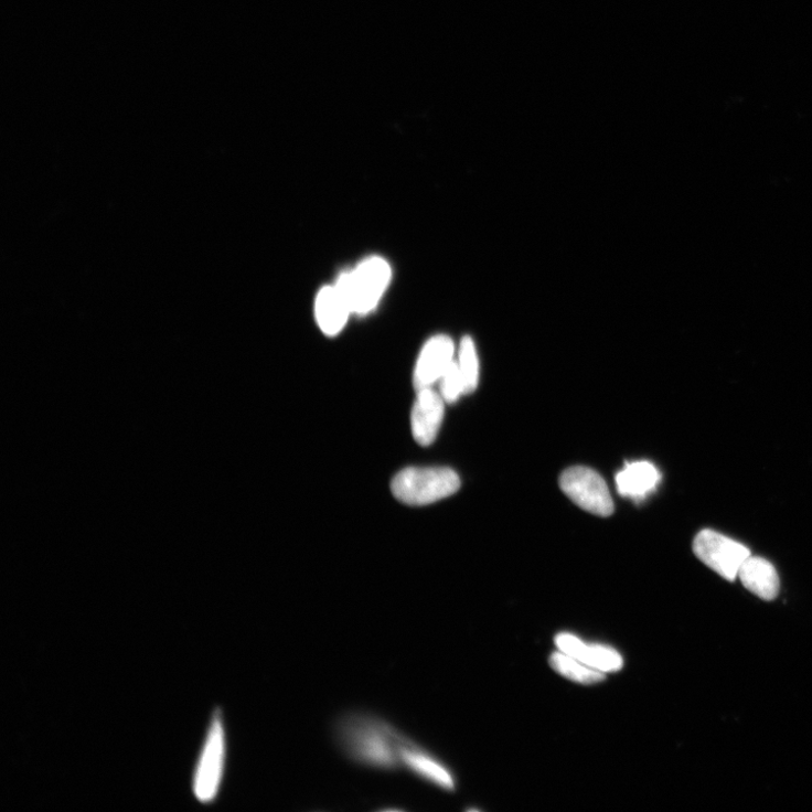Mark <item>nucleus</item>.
Returning <instances> with one entry per match:
<instances>
[{
    "label": "nucleus",
    "mask_w": 812,
    "mask_h": 812,
    "mask_svg": "<svg viewBox=\"0 0 812 812\" xmlns=\"http://www.w3.org/2000/svg\"><path fill=\"white\" fill-rule=\"evenodd\" d=\"M333 734L338 747L353 763L386 772L403 769L402 750L410 737L384 718L351 710L335 720Z\"/></svg>",
    "instance_id": "1"
},
{
    "label": "nucleus",
    "mask_w": 812,
    "mask_h": 812,
    "mask_svg": "<svg viewBox=\"0 0 812 812\" xmlns=\"http://www.w3.org/2000/svg\"><path fill=\"white\" fill-rule=\"evenodd\" d=\"M461 488L457 473L447 468H409L392 481L393 495L402 503L426 505L452 495Z\"/></svg>",
    "instance_id": "2"
},
{
    "label": "nucleus",
    "mask_w": 812,
    "mask_h": 812,
    "mask_svg": "<svg viewBox=\"0 0 812 812\" xmlns=\"http://www.w3.org/2000/svg\"><path fill=\"white\" fill-rule=\"evenodd\" d=\"M226 765V731L221 709L211 720L193 778V792L201 803L215 801L220 793Z\"/></svg>",
    "instance_id": "3"
},
{
    "label": "nucleus",
    "mask_w": 812,
    "mask_h": 812,
    "mask_svg": "<svg viewBox=\"0 0 812 812\" xmlns=\"http://www.w3.org/2000/svg\"><path fill=\"white\" fill-rule=\"evenodd\" d=\"M389 279L388 264L381 258H372L357 269L341 275L335 287L351 312L366 314L376 307Z\"/></svg>",
    "instance_id": "4"
},
{
    "label": "nucleus",
    "mask_w": 812,
    "mask_h": 812,
    "mask_svg": "<svg viewBox=\"0 0 812 812\" xmlns=\"http://www.w3.org/2000/svg\"><path fill=\"white\" fill-rule=\"evenodd\" d=\"M693 549L705 566L728 581L738 578L741 566L751 555L745 545L713 530L699 532L694 539Z\"/></svg>",
    "instance_id": "5"
},
{
    "label": "nucleus",
    "mask_w": 812,
    "mask_h": 812,
    "mask_svg": "<svg viewBox=\"0 0 812 812\" xmlns=\"http://www.w3.org/2000/svg\"><path fill=\"white\" fill-rule=\"evenodd\" d=\"M563 491L584 511L600 517L611 516L615 502L605 480L594 470L575 467L560 479Z\"/></svg>",
    "instance_id": "6"
},
{
    "label": "nucleus",
    "mask_w": 812,
    "mask_h": 812,
    "mask_svg": "<svg viewBox=\"0 0 812 812\" xmlns=\"http://www.w3.org/2000/svg\"><path fill=\"white\" fill-rule=\"evenodd\" d=\"M403 769L423 781L446 791H453L455 779L449 769L430 750L410 738L402 751Z\"/></svg>",
    "instance_id": "7"
},
{
    "label": "nucleus",
    "mask_w": 812,
    "mask_h": 812,
    "mask_svg": "<svg viewBox=\"0 0 812 812\" xmlns=\"http://www.w3.org/2000/svg\"><path fill=\"white\" fill-rule=\"evenodd\" d=\"M555 644L558 651L605 674L619 672L623 667V658L617 650L601 644H587L574 634H558Z\"/></svg>",
    "instance_id": "8"
},
{
    "label": "nucleus",
    "mask_w": 812,
    "mask_h": 812,
    "mask_svg": "<svg viewBox=\"0 0 812 812\" xmlns=\"http://www.w3.org/2000/svg\"><path fill=\"white\" fill-rule=\"evenodd\" d=\"M445 403L432 387L418 391L412 413V429L419 445L427 447L436 440L444 420Z\"/></svg>",
    "instance_id": "9"
},
{
    "label": "nucleus",
    "mask_w": 812,
    "mask_h": 812,
    "mask_svg": "<svg viewBox=\"0 0 812 812\" xmlns=\"http://www.w3.org/2000/svg\"><path fill=\"white\" fill-rule=\"evenodd\" d=\"M453 343L445 335H438L427 342L418 360L414 384L418 391L430 388L453 362Z\"/></svg>",
    "instance_id": "10"
},
{
    "label": "nucleus",
    "mask_w": 812,
    "mask_h": 812,
    "mask_svg": "<svg viewBox=\"0 0 812 812\" xmlns=\"http://www.w3.org/2000/svg\"><path fill=\"white\" fill-rule=\"evenodd\" d=\"M738 578L746 589L760 599L771 601L780 591V579L774 566L763 557L749 556Z\"/></svg>",
    "instance_id": "11"
},
{
    "label": "nucleus",
    "mask_w": 812,
    "mask_h": 812,
    "mask_svg": "<svg viewBox=\"0 0 812 812\" xmlns=\"http://www.w3.org/2000/svg\"><path fill=\"white\" fill-rule=\"evenodd\" d=\"M659 482L660 473L658 469L644 461L628 464L617 476L619 493L639 501L655 490Z\"/></svg>",
    "instance_id": "12"
},
{
    "label": "nucleus",
    "mask_w": 812,
    "mask_h": 812,
    "mask_svg": "<svg viewBox=\"0 0 812 812\" xmlns=\"http://www.w3.org/2000/svg\"><path fill=\"white\" fill-rule=\"evenodd\" d=\"M351 313L336 287L323 288L317 299V318L320 328L328 335H336Z\"/></svg>",
    "instance_id": "13"
},
{
    "label": "nucleus",
    "mask_w": 812,
    "mask_h": 812,
    "mask_svg": "<svg viewBox=\"0 0 812 812\" xmlns=\"http://www.w3.org/2000/svg\"><path fill=\"white\" fill-rule=\"evenodd\" d=\"M549 664L556 673L576 683L589 685L605 680V673L587 666L580 660L562 651L551 655Z\"/></svg>",
    "instance_id": "14"
},
{
    "label": "nucleus",
    "mask_w": 812,
    "mask_h": 812,
    "mask_svg": "<svg viewBox=\"0 0 812 812\" xmlns=\"http://www.w3.org/2000/svg\"><path fill=\"white\" fill-rule=\"evenodd\" d=\"M457 365L464 382L466 395L472 394L479 384V362L474 342L470 336L462 340Z\"/></svg>",
    "instance_id": "15"
},
{
    "label": "nucleus",
    "mask_w": 812,
    "mask_h": 812,
    "mask_svg": "<svg viewBox=\"0 0 812 812\" xmlns=\"http://www.w3.org/2000/svg\"><path fill=\"white\" fill-rule=\"evenodd\" d=\"M440 395L446 403H455L466 395V386L457 362H452L439 381Z\"/></svg>",
    "instance_id": "16"
}]
</instances>
